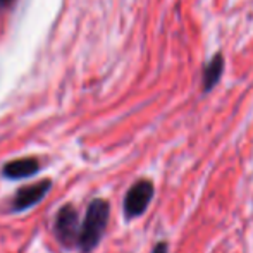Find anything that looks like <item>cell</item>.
I'll return each mask as SVG.
<instances>
[{"instance_id":"cell-1","label":"cell","mask_w":253,"mask_h":253,"mask_svg":"<svg viewBox=\"0 0 253 253\" xmlns=\"http://www.w3.org/2000/svg\"><path fill=\"white\" fill-rule=\"evenodd\" d=\"M109 222V203L105 200H93L86 210V217L80 229L78 245L84 253L91 252L100 243Z\"/></svg>"},{"instance_id":"cell-2","label":"cell","mask_w":253,"mask_h":253,"mask_svg":"<svg viewBox=\"0 0 253 253\" xmlns=\"http://www.w3.org/2000/svg\"><path fill=\"white\" fill-rule=\"evenodd\" d=\"M153 193H155V188H153L152 181L141 179L134 183L127 190L126 198H124V213L127 219H134V217H140L141 213H145L153 198Z\"/></svg>"},{"instance_id":"cell-3","label":"cell","mask_w":253,"mask_h":253,"mask_svg":"<svg viewBox=\"0 0 253 253\" xmlns=\"http://www.w3.org/2000/svg\"><path fill=\"white\" fill-rule=\"evenodd\" d=\"M55 233L57 238L62 245L71 247V245L78 243L80 238V224H78V213L74 207L66 205L59 210L55 219Z\"/></svg>"},{"instance_id":"cell-4","label":"cell","mask_w":253,"mask_h":253,"mask_svg":"<svg viewBox=\"0 0 253 253\" xmlns=\"http://www.w3.org/2000/svg\"><path fill=\"white\" fill-rule=\"evenodd\" d=\"M50 190V181L45 179L40 181L37 184H31V186H24L23 190L17 191L16 202H14V209L16 210H24L28 207L37 205L38 202H42L45 198V195Z\"/></svg>"},{"instance_id":"cell-5","label":"cell","mask_w":253,"mask_h":253,"mask_svg":"<svg viewBox=\"0 0 253 253\" xmlns=\"http://www.w3.org/2000/svg\"><path fill=\"white\" fill-rule=\"evenodd\" d=\"M38 170V160L26 157V159H17L9 162L3 167V176L10 179H23V177L33 176Z\"/></svg>"},{"instance_id":"cell-6","label":"cell","mask_w":253,"mask_h":253,"mask_svg":"<svg viewBox=\"0 0 253 253\" xmlns=\"http://www.w3.org/2000/svg\"><path fill=\"white\" fill-rule=\"evenodd\" d=\"M224 73V57L222 53H215V55L210 59V62L203 69V91L209 93L217 83H219L220 76Z\"/></svg>"},{"instance_id":"cell-7","label":"cell","mask_w":253,"mask_h":253,"mask_svg":"<svg viewBox=\"0 0 253 253\" xmlns=\"http://www.w3.org/2000/svg\"><path fill=\"white\" fill-rule=\"evenodd\" d=\"M152 253H169V247H167V243L160 241V243H157L155 247H153V252Z\"/></svg>"},{"instance_id":"cell-8","label":"cell","mask_w":253,"mask_h":253,"mask_svg":"<svg viewBox=\"0 0 253 253\" xmlns=\"http://www.w3.org/2000/svg\"><path fill=\"white\" fill-rule=\"evenodd\" d=\"M2 2H5V3H7V2H10V0H2Z\"/></svg>"}]
</instances>
